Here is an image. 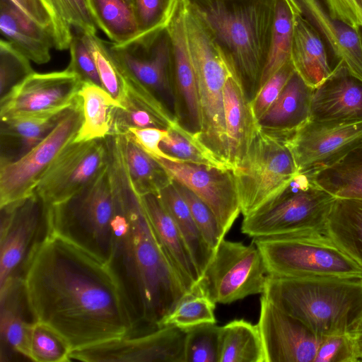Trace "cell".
<instances>
[{
	"instance_id": "cb8c5ba5",
	"label": "cell",
	"mask_w": 362,
	"mask_h": 362,
	"mask_svg": "<svg viewBox=\"0 0 362 362\" xmlns=\"http://www.w3.org/2000/svg\"><path fill=\"white\" fill-rule=\"evenodd\" d=\"M69 108L1 118L0 163L14 161L28 153L54 129Z\"/></svg>"
},
{
	"instance_id": "8fae6325",
	"label": "cell",
	"mask_w": 362,
	"mask_h": 362,
	"mask_svg": "<svg viewBox=\"0 0 362 362\" xmlns=\"http://www.w3.org/2000/svg\"><path fill=\"white\" fill-rule=\"evenodd\" d=\"M83 119L79 98L68 109L54 129L21 158L0 163V208L17 203L35 193L52 162L71 143Z\"/></svg>"
},
{
	"instance_id": "ba28073f",
	"label": "cell",
	"mask_w": 362,
	"mask_h": 362,
	"mask_svg": "<svg viewBox=\"0 0 362 362\" xmlns=\"http://www.w3.org/2000/svg\"><path fill=\"white\" fill-rule=\"evenodd\" d=\"M232 171L243 217L274 199L298 173L285 141L258 124L245 156Z\"/></svg>"
},
{
	"instance_id": "7bdbcfd3",
	"label": "cell",
	"mask_w": 362,
	"mask_h": 362,
	"mask_svg": "<svg viewBox=\"0 0 362 362\" xmlns=\"http://www.w3.org/2000/svg\"><path fill=\"white\" fill-rule=\"evenodd\" d=\"M173 181L186 202L206 243L215 252L221 241L225 238L215 214L209 206L189 189L177 182Z\"/></svg>"
},
{
	"instance_id": "d6a6232c",
	"label": "cell",
	"mask_w": 362,
	"mask_h": 362,
	"mask_svg": "<svg viewBox=\"0 0 362 362\" xmlns=\"http://www.w3.org/2000/svg\"><path fill=\"white\" fill-rule=\"evenodd\" d=\"M312 174L316 183L334 197L362 199V140L337 161Z\"/></svg>"
},
{
	"instance_id": "f907efd6",
	"label": "cell",
	"mask_w": 362,
	"mask_h": 362,
	"mask_svg": "<svg viewBox=\"0 0 362 362\" xmlns=\"http://www.w3.org/2000/svg\"><path fill=\"white\" fill-rule=\"evenodd\" d=\"M168 133V129L148 127L129 128L125 134L153 158L179 162L176 158L165 153L160 147L161 141Z\"/></svg>"
},
{
	"instance_id": "9c48e42d",
	"label": "cell",
	"mask_w": 362,
	"mask_h": 362,
	"mask_svg": "<svg viewBox=\"0 0 362 362\" xmlns=\"http://www.w3.org/2000/svg\"><path fill=\"white\" fill-rule=\"evenodd\" d=\"M269 274L288 277L362 276V268L327 234L254 238Z\"/></svg>"
},
{
	"instance_id": "4fadbf2b",
	"label": "cell",
	"mask_w": 362,
	"mask_h": 362,
	"mask_svg": "<svg viewBox=\"0 0 362 362\" xmlns=\"http://www.w3.org/2000/svg\"><path fill=\"white\" fill-rule=\"evenodd\" d=\"M0 285L22 276L36 245L48 234L47 205L34 193L17 203L0 208Z\"/></svg>"
},
{
	"instance_id": "f6af8a7d",
	"label": "cell",
	"mask_w": 362,
	"mask_h": 362,
	"mask_svg": "<svg viewBox=\"0 0 362 362\" xmlns=\"http://www.w3.org/2000/svg\"><path fill=\"white\" fill-rule=\"evenodd\" d=\"M30 59L8 41H0V93L4 95L13 86L34 73Z\"/></svg>"
},
{
	"instance_id": "6da1fadb",
	"label": "cell",
	"mask_w": 362,
	"mask_h": 362,
	"mask_svg": "<svg viewBox=\"0 0 362 362\" xmlns=\"http://www.w3.org/2000/svg\"><path fill=\"white\" fill-rule=\"evenodd\" d=\"M34 321L62 335L71 351L129 334L132 325L107 265L51 233L32 250L23 274Z\"/></svg>"
},
{
	"instance_id": "8992f818",
	"label": "cell",
	"mask_w": 362,
	"mask_h": 362,
	"mask_svg": "<svg viewBox=\"0 0 362 362\" xmlns=\"http://www.w3.org/2000/svg\"><path fill=\"white\" fill-rule=\"evenodd\" d=\"M335 199L316 183L312 173H298L278 196L243 218L241 232L252 238L327 234Z\"/></svg>"
},
{
	"instance_id": "9a60e30c",
	"label": "cell",
	"mask_w": 362,
	"mask_h": 362,
	"mask_svg": "<svg viewBox=\"0 0 362 362\" xmlns=\"http://www.w3.org/2000/svg\"><path fill=\"white\" fill-rule=\"evenodd\" d=\"M362 140V121L309 119L285 140L298 172L314 173L328 166Z\"/></svg>"
},
{
	"instance_id": "7402d4cb",
	"label": "cell",
	"mask_w": 362,
	"mask_h": 362,
	"mask_svg": "<svg viewBox=\"0 0 362 362\" xmlns=\"http://www.w3.org/2000/svg\"><path fill=\"white\" fill-rule=\"evenodd\" d=\"M294 1L301 14L321 35L335 65L344 63L362 80V29L332 17L321 0Z\"/></svg>"
},
{
	"instance_id": "f5cc1de1",
	"label": "cell",
	"mask_w": 362,
	"mask_h": 362,
	"mask_svg": "<svg viewBox=\"0 0 362 362\" xmlns=\"http://www.w3.org/2000/svg\"><path fill=\"white\" fill-rule=\"evenodd\" d=\"M329 14L356 29H362V8L356 0H323Z\"/></svg>"
},
{
	"instance_id": "7dc6e473",
	"label": "cell",
	"mask_w": 362,
	"mask_h": 362,
	"mask_svg": "<svg viewBox=\"0 0 362 362\" xmlns=\"http://www.w3.org/2000/svg\"><path fill=\"white\" fill-rule=\"evenodd\" d=\"M291 60L274 74L259 90L250 102L252 115L257 122L276 101L294 73Z\"/></svg>"
},
{
	"instance_id": "681fc988",
	"label": "cell",
	"mask_w": 362,
	"mask_h": 362,
	"mask_svg": "<svg viewBox=\"0 0 362 362\" xmlns=\"http://www.w3.org/2000/svg\"><path fill=\"white\" fill-rule=\"evenodd\" d=\"M69 49L71 59L66 69L76 73L82 81L91 82L102 87L94 59L81 33L78 32L73 35Z\"/></svg>"
},
{
	"instance_id": "74e56055",
	"label": "cell",
	"mask_w": 362,
	"mask_h": 362,
	"mask_svg": "<svg viewBox=\"0 0 362 362\" xmlns=\"http://www.w3.org/2000/svg\"><path fill=\"white\" fill-rule=\"evenodd\" d=\"M216 304L197 284L187 291L165 318L163 326H174L187 331L195 327L216 324Z\"/></svg>"
},
{
	"instance_id": "ab89813d",
	"label": "cell",
	"mask_w": 362,
	"mask_h": 362,
	"mask_svg": "<svg viewBox=\"0 0 362 362\" xmlns=\"http://www.w3.org/2000/svg\"><path fill=\"white\" fill-rule=\"evenodd\" d=\"M168 135L160 145L165 153L176 158L180 163L205 165L227 169L210 156L194 139L192 134L180 125L179 122L168 129Z\"/></svg>"
},
{
	"instance_id": "ac0fdd59",
	"label": "cell",
	"mask_w": 362,
	"mask_h": 362,
	"mask_svg": "<svg viewBox=\"0 0 362 362\" xmlns=\"http://www.w3.org/2000/svg\"><path fill=\"white\" fill-rule=\"evenodd\" d=\"M82 83L76 73L67 69L34 72L1 97V118L67 109L74 103Z\"/></svg>"
},
{
	"instance_id": "8d00e7d4",
	"label": "cell",
	"mask_w": 362,
	"mask_h": 362,
	"mask_svg": "<svg viewBox=\"0 0 362 362\" xmlns=\"http://www.w3.org/2000/svg\"><path fill=\"white\" fill-rule=\"evenodd\" d=\"M98 25L115 43H123L139 34L132 7L124 0H86Z\"/></svg>"
},
{
	"instance_id": "c3c4849f",
	"label": "cell",
	"mask_w": 362,
	"mask_h": 362,
	"mask_svg": "<svg viewBox=\"0 0 362 362\" xmlns=\"http://www.w3.org/2000/svg\"><path fill=\"white\" fill-rule=\"evenodd\" d=\"M314 362H358L350 333L323 337Z\"/></svg>"
},
{
	"instance_id": "30bf717a",
	"label": "cell",
	"mask_w": 362,
	"mask_h": 362,
	"mask_svg": "<svg viewBox=\"0 0 362 362\" xmlns=\"http://www.w3.org/2000/svg\"><path fill=\"white\" fill-rule=\"evenodd\" d=\"M268 275L252 242L245 245L223 238L197 284L215 303L228 304L262 294Z\"/></svg>"
},
{
	"instance_id": "db71d44e",
	"label": "cell",
	"mask_w": 362,
	"mask_h": 362,
	"mask_svg": "<svg viewBox=\"0 0 362 362\" xmlns=\"http://www.w3.org/2000/svg\"><path fill=\"white\" fill-rule=\"evenodd\" d=\"M355 347L357 361L362 362V317L350 333Z\"/></svg>"
},
{
	"instance_id": "44dd1931",
	"label": "cell",
	"mask_w": 362,
	"mask_h": 362,
	"mask_svg": "<svg viewBox=\"0 0 362 362\" xmlns=\"http://www.w3.org/2000/svg\"><path fill=\"white\" fill-rule=\"evenodd\" d=\"M310 119L317 121H362V80L342 62L314 88Z\"/></svg>"
},
{
	"instance_id": "52a82bcc",
	"label": "cell",
	"mask_w": 362,
	"mask_h": 362,
	"mask_svg": "<svg viewBox=\"0 0 362 362\" xmlns=\"http://www.w3.org/2000/svg\"><path fill=\"white\" fill-rule=\"evenodd\" d=\"M48 233L81 248L107 264L113 238L115 204L107 163L68 201L47 205Z\"/></svg>"
},
{
	"instance_id": "5b68a950",
	"label": "cell",
	"mask_w": 362,
	"mask_h": 362,
	"mask_svg": "<svg viewBox=\"0 0 362 362\" xmlns=\"http://www.w3.org/2000/svg\"><path fill=\"white\" fill-rule=\"evenodd\" d=\"M230 54L250 103L257 95L271 37L276 0H191Z\"/></svg>"
},
{
	"instance_id": "b9f144b4",
	"label": "cell",
	"mask_w": 362,
	"mask_h": 362,
	"mask_svg": "<svg viewBox=\"0 0 362 362\" xmlns=\"http://www.w3.org/2000/svg\"><path fill=\"white\" fill-rule=\"evenodd\" d=\"M220 329L207 324L187 330L185 362H218Z\"/></svg>"
},
{
	"instance_id": "7a4b0ae2",
	"label": "cell",
	"mask_w": 362,
	"mask_h": 362,
	"mask_svg": "<svg viewBox=\"0 0 362 362\" xmlns=\"http://www.w3.org/2000/svg\"><path fill=\"white\" fill-rule=\"evenodd\" d=\"M107 173L115 216L107 265L131 322L127 336L139 335L161 327L188 291L157 240L122 153L110 155Z\"/></svg>"
},
{
	"instance_id": "e0dca14e",
	"label": "cell",
	"mask_w": 362,
	"mask_h": 362,
	"mask_svg": "<svg viewBox=\"0 0 362 362\" xmlns=\"http://www.w3.org/2000/svg\"><path fill=\"white\" fill-rule=\"evenodd\" d=\"M173 180L193 192L215 214L225 238L241 213L233 171L205 165L155 158Z\"/></svg>"
},
{
	"instance_id": "ee69618b",
	"label": "cell",
	"mask_w": 362,
	"mask_h": 362,
	"mask_svg": "<svg viewBox=\"0 0 362 362\" xmlns=\"http://www.w3.org/2000/svg\"><path fill=\"white\" fill-rule=\"evenodd\" d=\"M24 13L43 28L50 30L55 40L54 48L69 49L73 35L71 29L63 25L45 0H11Z\"/></svg>"
},
{
	"instance_id": "f546056e",
	"label": "cell",
	"mask_w": 362,
	"mask_h": 362,
	"mask_svg": "<svg viewBox=\"0 0 362 362\" xmlns=\"http://www.w3.org/2000/svg\"><path fill=\"white\" fill-rule=\"evenodd\" d=\"M327 234L362 268V199L336 198L328 216Z\"/></svg>"
},
{
	"instance_id": "60d3db41",
	"label": "cell",
	"mask_w": 362,
	"mask_h": 362,
	"mask_svg": "<svg viewBox=\"0 0 362 362\" xmlns=\"http://www.w3.org/2000/svg\"><path fill=\"white\" fill-rule=\"evenodd\" d=\"M67 341L48 325L35 321L32 325L29 359L37 362L71 361Z\"/></svg>"
},
{
	"instance_id": "83f0119b",
	"label": "cell",
	"mask_w": 362,
	"mask_h": 362,
	"mask_svg": "<svg viewBox=\"0 0 362 362\" xmlns=\"http://www.w3.org/2000/svg\"><path fill=\"white\" fill-rule=\"evenodd\" d=\"M1 346L29 358L32 325L25 317L29 308L23 276L8 279L0 285Z\"/></svg>"
},
{
	"instance_id": "9f6ffc18",
	"label": "cell",
	"mask_w": 362,
	"mask_h": 362,
	"mask_svg": "<svg viewBox=\"0 0 362 362\" xmlns=\"http://www.w3.org/2000/svg\"><path fill=\"white\" fill-rule=\"evenodd\" d=\"M361 8H362V0H356Z\"/></svg>"
},
{
	"instance_id": "484cf974",
	"label": "cell",
	"mask_w": 362,
	"mask_h": 362,
	"mask_svg": "<svg viewBox=\"0 0 362 362\" xmlns=\"http://www.w3.org/2000/svg\"><path fill=\"white\" fill-rule=\"evenodd\" d=\"M1 35L28 59L47 63L50 49L55 47L53 33L35 22L11 0H0Z\"/></svg>"
},
{
	"instance_id": "ffe728a7",
	"label": "cell",
	"mask_w": 362,
	"mask_h": 362,
	"mask_svg": "<svg viewBox=\"0 0 362 362\" xmlns=\"http://www.w3.org/2000/svg\"><path fill=\"white\" fill-rule=\"evenodd\" d=\"M265 362H314L323 338L263 295L257 322Z\"/></svg>"
},
{
	"instance_id": "d6986e66",
	"label": "cell",
	"mask_w": 362,
	"mask_h": 362,
	"mask_svg": "<svg viewBox=\"0 0 362 362\" xmlns=\"http://www.w3.org/2000/svg\"><path fill=\"white\" fill-rule=\"evenodd\" d=\"M161 24L170 42L177 119L185 129L197 135L200 115L194 70L185 25L183 0H168Z\"/></svg>"
},
{
	"instance_id": "4316f807",
	"label": "cell",
	"mask_w": 362,
	"mask_h": 362,
	"mask_svg": "<svg viewBox=\"0 0 362 362\" xmlns=\"http://www.w3.org/2000/svg\"><path fill=\"white\" fill-rule=\"evenodd\" d=\"M291 60L295 71L313 88L322 83L333 70L324 40L300 10L294 18Z\"/></svg>"
},
{
	"instance_id": "277c9868",
	"label": "cell",
	"mask_w": 362,
	"mask_h": 362,
	"mask_svg": "<svg viewBox=\"0 0 362 362\" xmlns=\"http://www.w3.org/2000/svg\"><path fill=\"white\" fill-rule=\"evenodd\" d=\"M183 8L200 115V131L194 138L223 168L231 170L223 90L230 76L238 81L235 66L197 6L183 0Z\"/></svg>"
},
{
	"instance_id": "d590c367",
	"label": "cell",
	"mask_w": 362,
	"mask_h": 362,
	"mask_svg": "<svg viewBox=\"0 0 362 362\" xmlns=\"http://www.w3.org/2000/svg\"><path fill=\"white\" fill-rule=\"evenodd\" d=\"M122 135L127 172L141 196L158 194L173 180L163 166L127 134Z\"/></svg>"
},
{
	"instance_id": "816d5d0a",
	"label": "cell",
	"mask_w": 362,
	"mask_h": 362,
	"mask_svg": "<svg viewBox=\"0 0 362 362\" xmlns=\"http://www.w3.org/2000/svg\"><path fill=\"white\" fill-rule=\"evenodd\" d=\"M168 0H134L133 11L139 33L153 29L162 23Z\"/></svg>"
},
{
	"instance_id": "f35d334b",
	"label": "cell",
	"mask_w": 362,
	"mask_h": 362,
	"mask_svg": "<svg viewBox=\"0 0 362 362\" xmlns=\"http://www.w3.org/2000/svg\"><path fill=\"white\" fill-rule=\"evenodd\" d=\"M81 35L94 59L102 87L120 105L124 94L123 74L109 42L101 40L96 33H81Z\"/></svg>"
},
{
	"instance_id": "5bb4252c",
	"label": "cell",
	"mask_w": 362,
	"mask_h": 362,
	"mask_svg": "<svg viewBox=\"0 0 362 362\" xmlns=\"http://www.w3.org/2000/svg\"><path fill=\"white\" fill-rule=\"evenodd\" d=\"M107 163L105 139L72 141L44 173L35 193L46 205L64 203L92 182Z\"/></svg>"
},
{
	"instance_id": "d4e9b609",
	"label": "cell",
	"mask_w": 362,
	"mask_h": 362,
	"mask_svg": "<svg viewBox=\"0 0 362 362\" xmlns=\"http://www.w3.org/2000/svg\"><path fill=\"white\" fill-rule=\"evenodd\" d=\"M313 90L294 71L276 101L259 119L257 124L262 129L285 141L310 119Z\"/></svg>"
},
{
	"instance_id": "bcb514c9",
	"label": "cell",
	"mask_w": 362,
	"mask_h": 362,
	"mask_svg": "<svg viewBox=\"0 0 362 362\" xmlns=\"http://www.w3.org/2000/svg\"><path fill=\"white\" fill-rule=\"evenodd\" d=\"M57 20L65 27L78 32L96 33L97 27L86 0H45Z\"/></svg>"
},
{
	"instance_id": "1f68e13d",
	"label": "cell",
	"mask_w": 362,
	"mask_h": 362,
	"mask_svg": "<svg viewBox=\"0 0 362 362\" xmlns=\"http://www.w3.org/2000/svg\"><path fill=\"white\" fill-rule=\"evenodd\" d=\"M158 196L178 228L202 278L215 252L204 239L173 181Z\"/></svg>"
},
{
	"instance_id": "3957f363",
	"label": "cell",
	"mask_w": 362,
	"mask_h": 362,
	"mask_svg": "<svg viewBox=\"0 0 362 362\" xmlns=\"http://www.w3.org/2000/svg\"><path fill=\"white\" fill-rule=\"evenodd\" d=\"M263 295L314 333H351L362 317V276L269 274Z\"/></svg>"
},
{
	"instance_id": "836d02e7",
	"label": "cell",
	"mask_w": 362,
	"mask_h": 362,
	"mask_svg": "<svg viewBox=\"0 0 362 362\" xmlns=\"http://www.w3.org/2000/svg\"><path fill=\"white\" fill-rule=\"evenodd\" d=\"M218 362H265L257 324L239 319L221 327Z\"/></svg>"
},
{
	"instance_id": "11a10c76",
	"label": "cell",
	"mask_w": 362,
	"mask_h": 362,
	"mask_svg": "<svg viewBox=\"0 0 362 362\" xmlns=\"http://www.w3.org/2000/svg\"><path fill=\"white\" fill-rule=\"evenodd\" d=\"M128 5H129L131 7L134 6V0H124Z\"/></svg>"
},
{
	"instance_id": "2e32d148",
	"label": "cell",
	"mask_w": 362,
	"mask_h": 362,
	"mask_svg": "<svg viewBox=\"0 0 362 362\" xmlns=\"http://www.w3.org/2000/svg\"><path fill=\"white\" fill-rule=\"evenodd\" d=\"M185 337L186 331L163 326L148 333L72 350L69 358L86 362H185Z\"/></svg>"
},
{
	"instance_id": "e575fe53",
	"label": "cell",
	"mask_w": 362,
	"mask_h": 362,
	"mask_svg": "<svg viewBox=\"0 0 362 362\" xmlns=\"http://www.w3.org/2000/svg\"><path fill=\"white\" fill-rule=\"evenodd\" d=\"M298 10L294 0H276L269 47L259 90L274 74L291 61L294 18Z\"/></svg>"
},
{
	"instance_id": "603a6c76",
	"label": "cell",
	"mask_w": 362,
	"mask_h": 362,
	"mask_svg": "<svg viewBox=\"0 0 362 362\" xmlns=\"http://www.w3.org/2000/svg\"><path fill=\"white\" fill-rule=\"evenodd\" d=\"M142 200L161 248L187 291L192 290L201 276L178 228L157 194L142 196Z\"/></svg>"
},
{
	"instance_id": "f1b7e54d",
	"label": "cell",
	"mask_w": 362,
	"mask_h": 362,
	"mask_svg": "<svg viewBox=\"0 0 362 362\" xmlns=\"http://www.w3.org/2000/svg\"><path fill=\"white\" fill-rule=\"evenodd\" d=\"M223 105L228 163L233 170L245 156L257 122L252 115L250 101L234 76L226 83Z\"/></svg>"
},
{
	"instance_id": "7c38bea8",
	"label": "cell",
	"mask_w": 362,
	"mask_h": 362,
	"mask_svg": "<svg viewBox=\"0 0 362 362\" xmlns=\"http://www.w3.org/2000/svg\"><path fill=\"white\" fill-rule=\"evenodd\" d=\"M109 46L119 66L150 89L177 118L171 45L163 25L123 43L109 42Z\"/></svg>"
},
{
	"instance_id": "4dcf8cb0",
	"label": "cell",
	"mask_w": 362,
	"mask_h": 362,
	"mask_svg": "<svg viewBox=\"0 0 362 362\" xmlns=\"http://www.w3.org/2000/svg\"><path fill=\"white\" fill-rule=\"evenodd\" d=\"M83 119L73 141L105 139L110 135L112 114L119 103L103 87L83 81L77 95Z\"/></svg>"
}]
</instances>
